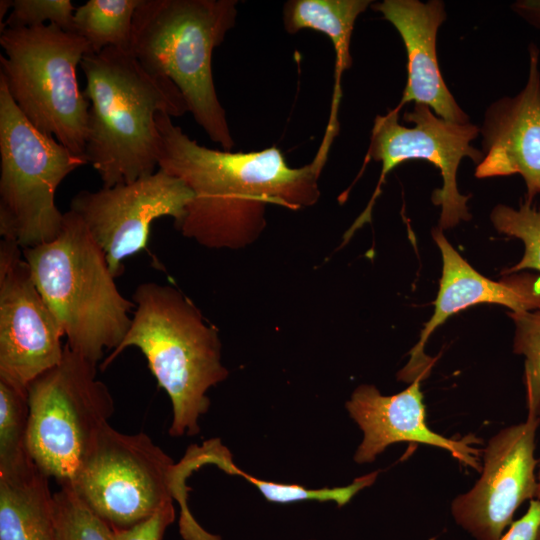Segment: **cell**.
<instances>
[{
  "instance_id": "10",
  "label": "cell",
  "mask_w": 540,
  "mask_h": 540,
  "mask_svg": "<svg viewBox=\"0 0 540 540\" xmlns=\"http://www.w3.org/2000/svg\"><path fill=\"white\" fill-rule=\"evenodd\" d=\"M400 109L395 107L385 115H377L371 131L365 162L374 160L382 165L380 179L366 210L348 230L346 236L370 220L372 203L380 194V186L387 174L410 159H423L440 170L442 187L432 193V202L440 206L438 227L450 229L460 221H469L468 196L459 193L457 171L463 158L475 164L483 159V152L471 145L480 128L472 123L459 124L441 117L424 104H415L404 113V121L414 124L405 127L398 121Z\"/></svg>"
},
{
  "instance_id": "14",
  "label": "cell",
  "mask_w": 540,
  "mask_h": 540,
  "mask_svg": "<svg viewBox=\"0 0 540 540\" xmlns=\"http://www.w3.org/2000/svg\"><path fill=\"white\" fill-rule=\"evenodd\" d=\"M422 378H416L403 391L382 395L371 384H362L346 402L350 417L363 432L354 460L358 464L371 463L389 445L398 442L424 444L448 451L464 466L480 472L482 440L474 434L454 439L434 432L426 422Z\"/></svg>"
},
{
  "instance_id": "8",
  "label": "cell",
  "mask_w": 540,
  "mask_h": 540,
  "mask_svg": "<svg viewBox=\"0 0 540 540\" xmlns=\"http://www.w3.org/2000/svg\"><path fill=\"white\" fill-rule=\"evenodd\" d=\"M97 365L65 345L61 361L27 388V451L60 486L72 483L115 410Z\"/></svg>"
},
{
  "instance_id": "29",
  "label": "cell",
  "mask_w": 540,
  "mask_h": 540,
  "mask_svg": "<svg viewBox=\"0 0 540 540\" xmlns=\"http://www.w3.org/2000/svg\"><path fill=\"white\" fill-rule=\"evenodd\" d=\"M512 9L533 26L540 28V0H520Z\"/></svg>"
},
{
  "instance_id": "9",
  "label": "cell",
  "mask_w": 540,
  "mask_h": 540,
  "mask_svg": "<svg viewBox=\"0 0 540 540\" xmlns=\"http://www.w3.org/2000/svg\"><path fill=\"white\" fill-rule=\"evenodd\" d=\"M88 164L36 127L18 109L0 77V235L22 249L53 240L64 213L56 206L60 183Z\"/></svg>"
},
{
  "instance_id": "28",
  "label": "cell",
  "mask_w": 540,
  "mask_h": 540,
  "mask_svg": "<svg viewBox=\"0 0 540 540\" xmlns=\"http://www.w3.org/2000/svg\"><path fill=\"white\" fill-rule=\"evenodd\" d=\"M540 531V500L532 499L526 513L509 526L501 540H536Z\"/></svg>"
},
{
  "instance_id": "15",
  "label": "cell",
  "mask_w": 540,
  "mask_h": 540,
  "mask_svg": "<svg viewBox=\"0 0 540 540\" xmlns=\"http://www.w3.org/2000/svg\"><path fill=\"white\" fill-rule=\"evenodd\" d=\"M431 234L441 252L442 275L434 312L410 351L408 363L398 373L399 380L409 383L429 376L434 360L424 352L426 342L453 314L482 303L503 305L513 312L540 310V275L517 272L503 275L499 281L489 279L454 249L442 229L433 228Z\"/></svg>"
},
{
  "instance_id": "4",
  "label": "cell",
  "mask_w": 540,
  "mask_h": 540,
  "mask_svg": "<svg viewBox=\"0 0 540 540\" xmlns=\"http://www.w3.org/2000/svg\"><path fill=\"white\" fill-rule=\"evenodd\" d=\"M132 301L135 309L130 327L101 367H107L129 347L139 349L170 398L169 434L196 435L199 419L210 406L207 391L229 374L222 363L218 331L188 297L171 285L140 283Z\"/></svg>"
},
{
  "instance_id": "23",
  "label": "cell",
  "mask_w": 540,
  "mask_h": 540,
  "mask_svg": "<svg viewBox=\"0 0 540 540\" xmlns=\"http://www.w3.org/2000/svg\"><path fill=\"white\" fill-rule=\"evenodd\" d=\"M494 228L509 237L520 239L524 254L515 265L502 270V275L517 273L525 269L540 272V210L524 201L519 209L499 204L491 214Z\"/></svg>"
},
{
  "instance_id": "13",
  "label": "cell",
  "mask_w": 540,
  "mask_h": 540,
  "mask_svg": "<svg viewBox=\"0 0 540 540\" xmlns=\"http://www.w3.org/2000/svg\"><path fill=\"white\" fill-rule=\"evenodd\" d=\"M64 333L39 292L22 248L0 242V381L26 392L62 359Z\"/></svg>"
},
{
  "instance_id": "21",
  "label": "cell",
  "mask_w": 540,
  "mask_h": 540,
  "mask_svg": "<svg viewBox=\"0 0 540 540\" xmlns=\"http://www.w3.org/2000/svg\"><path fill=\"white\" fill-rule=\"evenodd\" d=\"M52 516L57 540H114L112 527L70 486L53 493Z\"/></svg>"
},
{
  "instance_id": "7",
  "label": "cell",
  "mask_w": 540,
  "mask_h": 540,
  "mask_svg": "<svg viewBox=\"0 0 540 540\" xmlns=\"http://www.w3.org/2000/svg\"><path fill=\"white\" fill-rule=\"evenodd\" d=\"M0 45V77L18 109L39 131L85 157L90 104L77 66L91 52L87 41L46 24L5 28Z\"/></svg>"
},
{
  "instance_id": "17",
  "label": "cell",
  "mask_w": 540,
  "mask_h": 540,
  "mask_svg": "<svg viewBox=\"0 0 540 540\" xmlns=\"http://www.w3.org/2000/svg\"><path fill=\"white\" fill-rule=\"evenodd\" d=\"M400 34L407 54V82L397 108L424 104L445 120L465 124L469 116L445 84L436 51L437 32L447 15L440 0H383L372 3Z\"/></svg>"
},
{
  "instance_id": "30",
  "label": "cell",
  "mask_w": 540,
  "mask_h": 540,
  "mask_svg": "<svg viewBox=\"0 0 540 540\" xmlns=\"http://www.w3.org/2000/svg\"><path fill=\"white\" fill-rule=\"evenodd\" d=\"M13 0H1L0 1V26L3 24V16L12 8Z\"/></svg>"
},
{
  "instance_id": "20",
  "label": "cell",
  "mask_w": 540,
  "mask_h": 540,
  "mask_svg": "<svg viewBox=\"0 0 540 540\" xmlns=\"http://www.w3.org/2000/svg\"><path fill=\"white\" fill-rule=\"evenodd\" d=\"M140 0H88L74 12V33L91 52L108 47L129 49L135 10Z\"/></svg>"
},
{
  "instance_id": "22",
  "label": "cell",
  "mask_w": 540,
  "mask_h": 540,
  "mask_svg": "<svg viewBox=\"0 0 540 540\" xmlns=\"http://www.w3.org/2000/svg\"><path fill=\"white\" fill-rule=\"evenodd\" d=\"M28 417L27 393L0 381V470L30 458L26 446Z\"/></svg>"
},
{
  "instance_id": "11",
  "label": "cell",
  "mask_w": 540,
  "mask_h": 540,
  "mask_svg": "<svg viewBox=\"0 0 540 540\" xmlns=\"http://www.w3.org/2000/svg\"><path fill=\"white\" fill-rule=\"evenodd\" d=\"M192 199L183 180L158 169L129 183L82 190L72 198L69 210L84 223L117 278L123 262L147 247L151 224L161 217L179 221Z\"/></svg>"
},
{
  "instance_id": "19",
  "label": "cell",
  "mask_w": 540,
  "mask_h": 540,
  "mask_svg": "<svg viewBox=\"0 0 540 540\" xmlns=\"http://www.w3.org/2000/svg\"><path fill=\"white\" fill-rule=\"evenodd\" d=\"M371 0H289L283 6L286 32L295 34L311 29L325 34L335 52V83L332 106L326 130L338 131L337 110L342 96L341 78L352 65L350 45L355 22Z\"/></svg>"
},
{
  "instance_id": "31",
  "label": "cell",
  "mask_w": 540,
  "mask_h": 540,
  "mask_svg": "<svg viewBox=\"0 0 540 540\" xmlns=\"http://www.w3.org/2000/svg\"><path fill=\"white\" fill-rule=\"evenodd\" d=\"M537 481H538V488H537L536 499L540 500V457L538 458V464H537Z\"/></svg>"
},
{
  "instance_id": "12",
  "label": "cell",
  "mask_w": 540,
  "mask_h": 540,
  "mask_svg": "<svg viewBox=\"0 0 540 540\" xmlns=\"http://www.w3.org/2000/svg\"><path fill=\"white\" fill-rule=\"evenodd\" d=\"M539 425V418L527 416L493 435L482 451L479 479L453 499L455 523L475 540H501L517 509L536 498Z\"/></svg>"
},
{
  "instance_id": "2",
  "label": "cell",
  "mask_w": 540,
  "mask_h": 540,
  "mask_svg": "<svg viewBox=\"0 0 540 540\" xmlns=\"http://www.w3.org/2000/svg\"><path fill=\"white\" fill-rule=\"evenodd\" d=\"M219 439L192 445L175 463L145 433L125 434L106 423L70 486L112 528L134 526L163 504L180 505L179 532L184 540H222L206 531L188 507L186 480L205 465L221 470L231 462Z\"/></svg>"
},
{
  "instance_id": "6",
  "label": "cell",
  "mask_w": 540,
  "mask_h": 540,
  "mask_svg": "<svg viewBox=\"0 0 540 540\" xmlns=\"http://www.w3.org/2000/svg\"><path fill=\"white\" fill-rule=\"evenodd\" d=\"M22 250L66 345L98 364L105 350L122 342L135 309L119 291L104 252L71 210L53 240Z\"/></svg>"
},
{
  "instance_id": "26",
  "label": "cell",
  "mask_w": 540,
  "mask_h": 540,
  "mask_svg": "<svg viewBox=\"0 0 540 540\" xmlns=\"http://www.w3.org/2000/svg\"><path fill=\"white\" fill-rule=\"evenodd\" d=\"M74 7L70 0H13L10 13L0 28H26L55 24L62 30L74 33Z\"/></svg>"
},
{
  "instance_id": "1",
  "label": "cell",
  "mask_w": 540,
  "mask_h": 540,
  "mask_svg": "<svg viewBox=\"0 0 540 540\" xmlns=\"http://www.w3.org/2000/svg\"><path fill=\"white\" fill-rule=\"evenodd\" d=\"M158 169L181 180L193 192L184 216L174 222L186 238L213 249H238L254 242L266 225L270 204L298 210L314 205L327 155L289 166L276 147L232 152L200 145L158 113Z\"/></svg>"
},
{
  "instance_id": "25",
  "label": "cell",
  "mask_w": 540,
  "mask_h": 540,
  "mask_svg": "<svg viewBox=\"0 0 540 540\" xmlns=\"http://www.w3.org/2000/svg\"><path fill=\"white\" fill-rule=\"evenodd\" d=\"M228 474L240 475L253 484L265 497L273 503H292L304 500L334 501L338 507L346 505L363 488L371 486L378 475V471L356 478L351 484L344 487L309 489L296 484H282L265 481L251 476L232 463Z\"/></svg>"
},
{
  "instance_id": "5",
  "label": "cell",
  "mask_w": 540,
  "mask_h": 540,
  "mask_svg": "<svg viewBox=\"0 0 540 540\" xmlns=\"http://www.w3.org/2000/svg\"><path fill=\"white\" fill-rule=\"evenodd\" d=\"M237 0H140L130 52L150 73L170 79L195 122L223 150L234 139L217 96L212 56L237 21Z\"/></svg>"
},
{
  "instance_id": "27",
  "label": "cell",
  "mask_w": 540,
  "mask_h": 540,
  "mask_svg": "<svg viewBox=\"0 0 540 540\" xmlns=\"http://www.w3.org/2000/svg\"><path fill=\"white\" fill-rule=\"evenodd\" d=\"M175 516L173 501L166 502L153 515L134 526L112 528L114 540H162Z\"/></svg>"
},
{
  "instance_id": "16",
  "label": "cell",
  "mask_w": 540,
  "mask_h": 540,
  "mask_svg": "<svg viewBox=\"0 0 540 540\" xmlns=\"http://www.w3.org/2000/svg\"><path fill=\"white\" fill-rule=\"evenodd\" d=\"M480 133L483 159L476 166L475 176L482 179L519 174L526 185L525 201L533 204L540 194V71L535 44L529 46L524 88L489 105Z\"/></svg>"
},
{
  "instance_id": "24",
  "label": "cell",
  "mask_w": 540,
  "mask_h": 540,
  "mask_svg": "<svg viewBox=\"0 0 540 540\" xmlns=\"http://www.w3.org/2000/svg\"><path fill=\"white\" fill-rule=\"evenodd\" d=\"M507 314L515 324L513 352L525 357L527 416L540 419V310Z\"/></svg>"
},
{
  "instance_id": "18",
  "label": "cell",
  "mask_w": 540,
  "mask_h": 540,
  "mask_svg": "<svg viewBox=\"0 0 540 540\" xmlns=\"http://www.w3.org/2000/svg\"><path fill=\"white\" fill-rule=\"evenodd\" d=\"M52 496L31 458L0 470V540H57Z\"/></svg>"
},
{
  "instance_id": "32",
  "label": "cell",
  "mask_w": 540,
  "mask_h": 540,
  "mask_svg": "<svg viewBox=\"0 0 540 540\" xmlns=\"http://www.w3.org/2000/svg\"><path fill=\"white\" fill-rule=\"evenodd\" d=\"M536 540H540V531H539V533H538V535H537Z\"/></svg>"
},
{
  "instance_id": "3",
  "label": "cell",
  "mask_w": 540,
  "mask_h": 540,
  "mask_svg": "<svg viewBox=\"0 0 540 540\" xmlns=\"http://www.w3.org/2000/svg\"><path fill=\"white\" fill-rule=\"evenodd\" d=\"M80 67L89 101L85 158L103 187L158 170V113L181 117L188 107L168 78L147 71L129 49L87 53Z\"/></svg>"
}]
</instances>
